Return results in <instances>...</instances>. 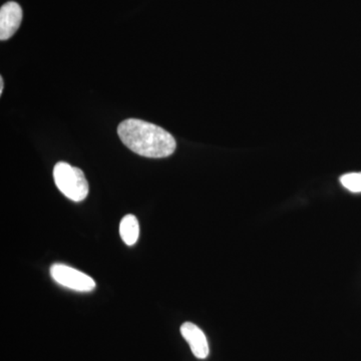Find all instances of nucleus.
I'll return each mask as SVG.
<instances>
[{"label":"nucleus","instance_id":"obj_1","mask_svg":"<svg viewBox=\"0 0 361 361\" xmlns=\"http://www.w3.org/2000/svg\"><path fill=\"white\" fill-rule=\"evenodd\" d=\"M118 134L130 151L147 158H167L176 149V140L170 133L154 123L129 118L120 123Z\"/></svg>","mask_w":361,"mask_h":361},{"label":"nucleus","instance_id":"obj_2","mask_svg":"<svg viewBox=\"0 0 361 361\" xmlns=\"http://www.w3.org/2000/svg\"><path fill=\"white\" fill-rule=\"evenodd\" d=\"M54 179L59 191L71 201L85 200L89 194V183L84 172L66 161H59L54 166Z\"/></svg>","mask_w":361,"mask_h":361},{"label":"nucleus","instance_id":"obj_3","mask_svg":"<svg viewBox=\"0 0 361 361\" xmlns=\"http://www.w3.org/2000/svg\"><path fill=\"white\" fill-rule=\"evenodd\" d=\"M51 275L56 283L61 286L80 292L94 290L96 282L92 278L75 268L63 264H54L51 268Z\"/></svg>","mask_w":361,"mask_h":361},{"label":"nucleus","instance_id":"obj_4","mask_svg":"<svg viewBox=\"0 0 361 361\" xmlns=\"http://www.w3.org/2000/svg\"><path fill=\"white\" fill-rule=\"evenodd\" d=\"M23 20V9L20 4L9 1L0 8V39H11L20 28Z\"/></svg>","mask_w":361,"mask_h":361},{"label":"nucleus","instance_id":"obj_5","mask_svg":"<svg viewBox=\"0 0 361 361\" xmlns=\"http://www.w3.org/2000/svg\"><path fill=\"white\" fill-rule=\"evenodd\" d=\"M180 334L189 343L192 353L199 360H205L209 355V344L204 332L197 325L185 322L180 326Z\"/></svg>","mask_w":361,"mask_h":361},{"label":"nucleus","instance_id":"obj_6","mask_svg":"<svg viewBox=\"0 0 361 361\" xmlns=\"http://www.w3.org/2000/svg\"><path fill=\"white\" fill-rule=\"evenodd\" d=\"M120 235L128 246L137 243L140 235V226L134 215H127L123 218L120 224Z\"/></svg>","mask_w":361,"mask_h":361},{"label":"nucleus","instance_id":"obj_7","mask_svg":"<svg viewBox=\"0 0 361 361\" xmlns=\"http://www.w3.org/2000/svg\"><path fill=\"white\" fill-rule=\"evenodd\" d=\"M341 183L342 186L353 193H361V172L349 173L341 176Z\"/></svg>","mask_w":361,"mask_h":361},{"label":"nucleus","instance_id":"obj_8","mask_svg":"<svg viewBox=\"0 0 361 361\" xmlns=\"http://www.w3.org/2000/svg\"><path fill=\"white\" fill-rule=\"evenodd\" d=\"M4 89V78L0 77V94H2Z\"/></svg>","mask_w":361,"mask_h":361}]
</instances>
